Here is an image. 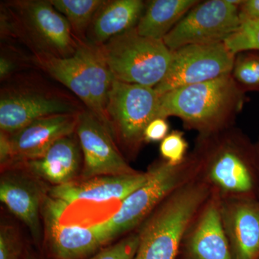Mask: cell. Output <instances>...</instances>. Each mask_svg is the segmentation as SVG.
I'll return each mask as SVG.
<instances>
[{
  "mask_svg": "<svg viewBox=\"0 0 259 259\" xmlns=\"http://www.w3.org/2000/svg\"><path fill=\"white\" fill-rule=\"evenodd\" d=\"M72 97L30 81H13L0 94V131L13 135L32 121L85 110Z\"/></svg>",
  "mask_w": 259,
  "mask_h": 259,
  "instance_id": "52a82bcc",
  "label": "cell"
},
{
  "mask_svg": "<svg viewBox=\"0 0 259 259\" xmlns=\"http://www.w3.org/2000/svg\"><path fill=\"white\" fill-rule=\"evenodd\" d=\"M159 95L154 89L115 80L106 108L117 146L136 154L144 142L148 124L158 118Z\"/></svg>",
  "mask_w": 259,
  "mask_h": 259,
  "instance_id": "ba28073f",
  "label": "cell"
},
{
  "mask_svg": "<svg viewBox=\"0 0 259 259\" xmlns=\"http://www.w3.org/2000/svg\"><path fill=\"white\" fill-rule=\"evenodd\" d=\"M12 167L23 168L52 187L77 180L82 171L83 156L76 133L58 140L40 157Z\"/></svg>",
  "mask_w": 259,
  "mask_h": 259,
  "instance_id": "e0dca14e",
  "label": "cell"
},
{
  "mask_svg": "<svg viewBox=\"0 0 259 259\" xmlns=\"http://www.w3.org/2000/svg\"><path fill=\"white\" fill-rule=\"evenodd\" d=\"M139 241V233L129 235L115 244L102 248L88 259H134Z\"/></svg>",
  "mask_w": 259,
  "mask_h": 259,
  "instance_id": "4316f807",
  "label": "cell"
},
{
  "mask_svg": "<svg viewBox=\"0 0 259 259\" xmlns=\"http://www.w3.org/2000/svg\"><path fill=\"white\" fill-rule=\"evenodd\" d=\"M255 156H256L257 167L259 168V144L255 147Z\"/></svg>",
  "mask_w": 259,
  "mask_h": 259,
  "instance_id": "1f68e13d",
  "label": "cell"
},
{
  "mask_svg": "<svg viewBox=\"0 0 259 259\" xmlns=\"http://www.w3.org/2000/svg\"><path fill=\"white\" fill-rule=\"evenodd\" d=\"M75 133L83 156L80 179L136 172L121 153L112 131L88 109L80 112Z\"/></svg>",
  "mask_w": 259,
  "mask_h": 259,
  "instance_id": "8fae6325",
  "label": "cell"
},
{
  "mask_svg": "<svg viewBox=\"0 0 259 259\" xmlns=\"http://www.w3.org/2000/svg\"><path fill=\"white\" fill-rule=\"evenodd\" d=\"M144 185L129 194L119 208L105 221L93 225L106 245L144 222L174 191L194 180L201 173V163L194 152L181 164L166 161L153 165Z\"/></svg>",
  "mask_w": 259,
  "mask_h": 259,
  "instance_id": "277c9868",
  "label": "cell"
},
{
  "mask_svg": "<svg viewBox=\"0 0 259 259\" xmlns=\"http://www.w3.org/2000/svg\"><path fill=\"white\" fill-rule=\"evenodd\" d=\"M187 241L191 259H233L217 195L207 201Z\"/></svg>",
  "mask_w": 259,
  "mask_h": 259,
  "instance_id": "d6986e66",
  "label": "cell"
},
{
  "mask_svg": "<svg viewBox=\"0 0 259 259\" xmlns=\"http://www.w3.org/2000/svg\"><path fill=\"white\" fill-rule=\"evenodd\" d=\"M169 126L166 119L158 117L148 124L144 131V142L162 141L168 135Z\"/></svg>",
  "mask_w": 259,
  "mask_h": 259,
  "instance_id": "83f0119b",
  "label": "cell"
},
{
  "mask_svg": "<svg viewBox=\"0 0 259 259\" xmlns=\"http://www.w3.org/2000/svg\"><path fill=\"white\" fill-rule=\"evenodd\" d=\"M209 195L208 183L195 180L174 191L144 221L134 259H177L184 236Z\"/></svg>",
  "mask_w": 259,
  "mask_h": 259,
  "instance_id": "7a4b0ae2",
  "label": "cell"
},
{
  "mask_svg": "<svg viewBox=\"0 0 259 259\" xmlns=\"http://www.w3.org/2000/svg\"><path fill=\"white\" fill-rule=\"evenodd\" d=\"M224 44L235 56L243 51L259 52V19L241 23Z\"/></svg>",
  "mask_w": 259,
  "mask_h": 259,
  "instance_id": "cb8c5ba5",
  "label": "cell"
},
{
  "mask_svg": "<svg viewBox=\"0 0 259 259\" xmlns=\"http://www.w3.org/2000/svg\"><path fill=\"white\" fill-rule=\"evenodd\" d=\"M194 153L210 183L223 193L244 196L253 189L255 147L238 130L229 128L200 136Z\"/></svg>",
  "mask_w": 259,
  "mask_h": 259,
  "instance_id": "5b68a950",
  "label": "cell"
},
{
  "mask_svg": "<svg viewBox=\"0 0 259 259\" xmlns=\"http://www.w3.org/2000/svg\"><path fill=\"white\" fill-rule=\"evenodd\" d=\"M231 74L159 95L158 117H178L187 128L206 136L232 127L246 97Z\"/></svg>",
  "mask_w": 259,
  "mask_h": 259,
  "instance_id": "6da1fadb",
  "label": "cell"
},
{
  "mask_svg": "<svg viewBox=\"0 0 259 259\" xmlns=\"http://www.w3.org/2000/svg\"><path fill=\"white\" fill-rule=\"evenodd\" d=\"M11 53L2 50L0 57V79L1 81L9 79L14 74L18 66V61L15 56H12Z\"/></svg>",
  "mask_w": 259,
  "mask_h": 259,
  "instance_id": "f1b7e54d",
  "label": "cell"
},
{
  "mask_svg": "<svg viewBox=\"0 0 259 259\" xmlns=\"http://www.w3.org/2000/svg\"><path fill=\"white\" fill-rule=\"evenodd\" d=\"M13 161V151L10 136L0 131V164L1 171L6 169Z\"/></svg>",
  "mask_w": 259,
  "mask_h": 259,
  "instance_id": "4dcf8cb0",
  "label": "cell"
},
{
  "mask_svg": "<svg viewBox=\"0 0 259 259\" xmlns=\"http://www.w3.org/2000/svg\"><path fill=\"white\" fill-rule=\"evenodd\" d=\"M114 79L154 88L166 74L172 51L163 40L141 36L136 28L100 47Z\"/></svg>",
  "mask_w": 259,
  "mask_h": 259,
  "instance_id": "8992f818",
  "label": "cell"
},
{
  "mask_svg": "<svg viewBox=\"0 0 259 259\" xmlns=\"http://www.w3.org/2000/svg\"><path fill=\"white\" fill-rule=\"evenodd\" d=\"M235 56L224 42L180 48L172 51L166 74L153 89L158 95H161L182 87L231 74Z\"/></svg>",
  "mask_w": 259,
  "mask_h": 259,
  "instance_id": "30bf717a",
  "label": "cell"
},
{
  "mask_svg": "<svg viewBox=\"0 0 259 259\" xmlns=\"http://www.w3.org/2000/svg\"><path fill=\"white\" fill-rule=\"evenodd\" d=\"M241 23L259 19V0H244L239 6Z\"/></svg>",
  "mask_w": 259,
  "mask_h": 259,
  "instance_id": "f546056e",
  "label": "cell"
},
{
  "mask_svg": "<svg viewBox=\"0 0 259 259\" xmlns=\"http://www.w3.org/2000/svg\"><path fill=\"white\" fill-rule=\"evenodd\" d=\"M1 34L18 39L32 55L69 58L76 52V40L66 19L50 0H13L1 10Z\"/></svg>",
  "mask_w": 259,
  "mask_h": 259,
  "instance_id": "3957f363",
  "label": "cell"
},
{
  "mask_svg": "<svg viewBox=\"0 0 259 259\" xmlns=\"http://www.w3.org/2000/svg\"><path fill=\"white\" fill-rule=\"evenodd\" d=\"M30 61L71 90L92 113H97L101 90L88 59L76 49L69 58L32 55Z\"/></svg>",
  "mask_w": 259,
  "mask_h": 259,
  "instance_id": "9a60e30c",
  "label": "cell"
},
{
  "mask_svg": "<svg viewBox=\"0 0 259 259\" xmlns=\"http://www.w3.org/2000/svg\"><path fill=\"white\" fill-rule=\"evenodd\" d=\"M188 144L180 131L167 135L160 145V153L165 161L177 166L185 161Z\"/></svg>",
  "mask_w": 259,
  "mask_h": 259,
  "instance_id": "484cf974",
  "label": "cell"
},
{
  "mask_svg": "<svg viewBox=\"0 0 259 259\" xmlns=\"http://www.w3.org/2000/svg\"><path fill=\"white\" fill-rule=\"evenodd\" d=\"M231 75L245 93L259 92L258 51H243L236 54Z\"/></svg>",
  "mask_w": 259,
  "mask_h": 259,
  "instance_id": "603a6c76",
  "label": "cell"
},
{
  "mask_svg": "<svg viewBox=\"0 0 259 259\" xmlns=\"http://www.w3.org/2000/svg\"><path fill=\"white\" fill-rule=\"evenodd\" d=\"M146 3L141 0H104L87 34V40L100 47L112 37L137 26Z\"/></svg>",
  "mask_w": 259,
  "mask_h": 259,
  "instance_id": "ffe728a7",
  "label": "cell"
},
{
  "mask_svg": "<svg viewBox=\"0 0 259 259\" xmlns=\"http://www.w3.org/2000/svg\"><path fill=\"white\" fill-rule=\"evenodd\" d=\"M240 5L231 0L199 2L163 41L171 51L186 46L224 42L241 25Z\"/></svg>",
  "mask_w": 259,
  "mask_h": 259,
  "instance_id": "9c48e42d",
  "label": "cell"
},
{
  "mask_svg": "<svg viewBox=\"0 0 259 259\" xmlns=\"http://www.w3.org/2000/svg\"><path fill=\"white\" fill-rule=\"evenodd\" d=\"M0 200L27 226L37 243L42 236V209L49 189L26 170L12 167L2 171Z\"/></svg>",
  "mask_w": 259,
  "mask_h": 259,
  "instance_id": "4fadbf2b",
  "label": "cell"
},
{
  "mask_svg": "<svg viewBox=\"0 0 259 259\" xmlns=\"http://www.w3.org/2000/svg\"><path fill=\"white\" fill-rule=\"evenodd\" d=\"M67 20L77 40H87V34L104 0H50Z\"/></svg>",
  "mask_w": 259,
  "mask_h": 259,
  "instance_id": "7402d4cb",
  "label": "cell"
},
{
  "mask_svg": "<svg viewBox=\"0 0 259 259\" xmlns=\"http://www.w3.org/2000/svg\"><path fill=\"white\" fill-rule=\"evenodd\" d=\"M79 115L60 114L42 117L9 135L13 161L8 168L40 157L58 140L74 134Z\"/></svg>",
  "mask_w": 259,
  "mask_h": 259,
  "instance_id": "2e32d148",
  "label": "cell"
},
{
  "mask_svg": "<svg viewBox=\"0 0 259 259\" xmlns=\"http://www.w3.org/2000/svg\"><path fill=\"white\" fill-rule=\"evenodd\" d=\"M23 242L14 226L2 222L0 226V259H24Z\"/></svg>",
  "mask_w": 259,
  "mask_h": 259,
  "instance_id": "d4e9b609",
  "label": "cell"
},
{
  "mask_svg": "<svg viewBox=\"0 0 259 259\" xmlns=\"http://www.w3.org/2000/svg\"><path fill=\"white\" fill-rule=\"evenodd\" d=\"M200 1L151 0L146 2L144 13L136 27L141 36L163 40L186 14Z\"/></svg>",
  "mask_w": 259,
  "mask_h": 259,
  "instance_id": "44dd1931",
  "label": "cell"
},
{
  "mask_svg": "<svg viewBox=\"0 0 259 259\" xmlns=\"http://www.w3.org/2000/svg\"><path fill=\"white\" fill-rule=\"evenodd\" d=\"M24 259H37V258H35L34 255H32L31 254H25V258Z\"/></svg>",
  "mask_w": 259,
  "mask_h": 259,
  "instance_id": "d6a6232c",
  "label": "cell"
},
{
  "mask_svg": "<svg viewBox=\"0 0 259 259\" xmlns=\"http://www.w3.org/2000/svg\"><path fill=\"white\" fill-rule=\"evenodd\" d=\"M223 225L233 259H259V204L251 199L221 202Z\"/></svg>",
  "mask_w": 259,
  "mask_h": 259,
  "instance_id": "ac0fdd59",
  "label": "cell"
},
{
  "mask_svg": "<svg viewBox=\"0 0 259 259\" xmlns=\"http://www.w3.org/2000/svg\"><path fill=\"white\" fill-rule=\"evenodd\" d=\"M148 173L135 172L121 175H101L77 179L66 185L51 187L48 195L69 206L78 202L103 203L110 201L121 202L144 185Z\"/></svg>",
  "mask_w": 259,
  "mask_h": 259,
  "instance_id": "5bb4252c",
  "label": "cell"
},
{
  "mask_svg": "<svg viewBox=\"0 0 259 259\" xmlns=\"http://www.w3.org/2000/svg\"><path fill=\"white\" fill-rule=\"evenodd\" d=\"M67 206L51 198L42 209L44 245L51 259H88L105 246L93 226L64 224L61 217Z\"/></svg>",
  "mask_w": 259,
  "mask_h": 259,
  "instance_id": "7c38bea8",
  "label": "cell"
}]
</instances>
